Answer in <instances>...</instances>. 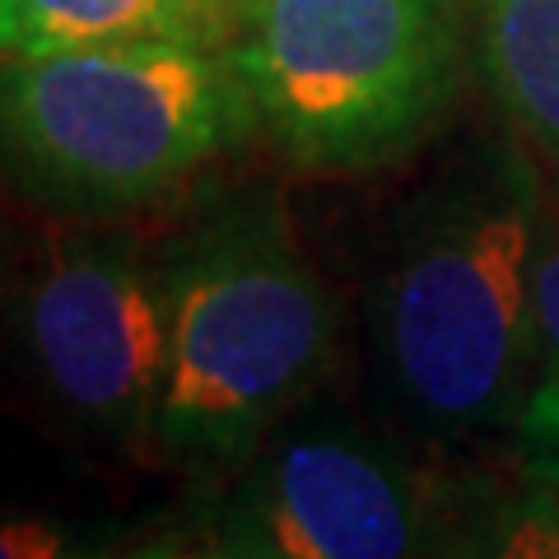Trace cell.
<instances>
[{
	"mask_svg": "<svg viewBox=\"0 0 559 559\" xmlns=\"http://www.w3.org/2000/svg\"><path fill=\"white\" fill-rule=\"evenodd\" d=\"M546 173L532 145H462L392 219L369 294L382 401L401 429L462 448L518 425L536 388L532 257Z\"/></svg>",
	"mask_w": 559,
	"mask_h": 559,
	"instance_id": "cell-1",
	"label": "cell"
},
{
	"mask_svg": "<svg viewBox=\"0 0 559 559\" xmlns=\"http://www.w3.org/2000/svg\"><path fill=\"white\" fill-rule=\"evenodd\" d=\"M168 312L154 457L197 476L308 406L336 355V299L275 191H238L154 252Z\"/></svg>",
	"mask_w": 559,
	"mask_h": 559,
	"instance_id": "cell-2",
	"label": "cell"
},
{
	"mask_svg": "<svg viewBox=\"0 0 559 559\" xmlns=\"http://www.w3.org/2000/svg\"><path fill=\"white\" fill-rule=\"evenodd\" d=\"M257 131L215 38L0 57V182L80 224L164 205Z\"/></svg>",
	"mask_w": 559,
	"mask_h": 559,
	"instance_id": "cell-3",
	"label": "cell"
},
{
	"mask_svg": "<svg viewBox=\"0 0 559 559\" xmlns=\"http://www.w3.org/2000/svg\"><path fill=\"white\" fill-rule=\"evenodd\" d=\"M466 0H224L257 131L304 173H378L452 112Z\"/></svg>",
	"mask_w": 559,
	"mask_h": 559,
	"instance_id": "cell-4",
	"label": "cell"
},
{
	"mask_svg": "<svg viewBox=\"0 0 559 559\" xmlns=\"http://www.w3.org/2000/svg\"><path fill=\"white\" fill-rule=\"evenodd\" d=\"M187 527L224 559H401L452 550L457 503L388 433L308 401L238 462L201 476Z\"/></svg>",
	"mask_w": 559,
	"mask_h": 559,
	"instance_id": "cell-5",
	"label": "cell"
},
{
	"mask_svg": "<svg viewBox=\"0 0 559 559\" xmlns=\"http://www.w3.org/2000/svg\"><path fill=\"white\" fill-rule=\"evenodd\" d=\"M5 336L20 382L84 439L150 448L168 312L159 261L121 229L51 234L10 280Z\"/></svg>",
	"mask_w": 559,
	"mask_h": 559,
	"instance_id": "cell-6",
	"label": "cell"
},
{
	"mask_svg": "<svg viewBox=\"0 0 559 559\" xmlns=\"http://www.w3.org/2000/svg\"><path fill=\"white\" fill-rule=\"evenodd\" d=\"M466 20L489 94L559 187V0H466Z\"/></svg>",
	"mask_w": 559,
	"mask_h": 559,
	"instance_id": "cell-7",
	"label": "cell"
},
{
	"mask_svg": "<svg viewBox=\"0 0 559 559\" xmlns=\"http://www.w3.org/2000/svg\"><path fill=\"white\" fill-rule=\"evenodd\" d=\"M159 38L224 43V0H0V57Z\"/></svg>",
	"mask_w": 559,
	"mask_h": 559,
	"instance_id": "cell-8",
	"label": "cell"
},
{
	"mask_svg": "<svg viewBox=\"0 0 559 559\" xmlns=\"http://www.w3.org/2000/svg\"><path fill=\"white\" fill-rule=\"evenodd\" d=\"M121 540H127L121 527H98V522L33 509H0V559H84L127 550Z\"/></svg>",
	"mask_w": 559,
	"mask_h": 559,
	"instance_id": "cell-9",
	"label": "cell"
},
{
	"mask_svg": "<svg viewBox=\"0 0 559 559\" xmlns=\"http://www.w3.org/2000/svg\"><path fill=\"white\" fill-rule=\"evenodd\" d=\"M532 331H536V388L559 392V187H546L540 238L532 257Z\"/></svg>",
	"mask_w": 559,
	"mask_h": 559,
	"instance_id": "cell-10",
	"label": "cell"
},
{
	"mask_svg": "<svg viewBox=\"0 0 559 559\" xmlns=\"http://www.w3.org/2000/svg\"><path fill=\"white\" fill-rule=\"evenodd\" d=\"M513 448H518L522 476L559 489V392L532 388L527 406H522L513 425Z\"/></svg>",
	"mask_w": 559,
	"mask_h": 559,
	"instance_id": "cell-11",
	"label": "cell"
},
{
	"mask_svg": "<svg viewBox=\"0 0 559 559\" xmlns=\"http://www.w3.org/2000/svg\"><path fill=\"white\" fill-rule=\"evenodd\" d=\"M0 285H5V242H0Z\"/></svg>",
	"mask_w": 559,
	"mask_h": 559,
	"instance_id": "cell-12",
	"label": "cell"
}]
</instances>
